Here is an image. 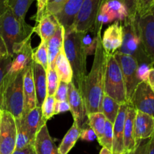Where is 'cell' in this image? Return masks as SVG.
<instances>
[{
  "label": "cell",
  "instance_id": "1",
  "mask_svg": "<svg viewBox=\"0 0 154 154\" xmlns=\"http://www.w3.org/2000/svg\"><path fill=\"white\" fill-rule=\"evenodd\" d=\"M107 66V54L102 47V32L99 33L93 66L86 76L79 92L85 102L88 114L102 112V104L105 92V78Z\"/></svg>",
  "mask_w": 154,
  "mask_h": 154
},
{
  "label": "cell",
  "instance_id": "2",
  "mask_svg": "<svg viewBox=\"0 0 154 154\" xmlns=\"http://www.w3.org/2000/svg\"><path fill=\"white\" fill-rule=\"evenodd\" d=\"M34 27L18 20L8 8L0 14V37L4 42L8 54L13 56L26 41L31 38Z\"/></svg>",
  "mask_w": 154,
  "mask_h": 154
},
{
  "label": "cell",
  "instance_id": "3",
  "mask_svg": "<svg viewBox=\"0 0 154 154\" xmlns=\"http://www.w3.org/2000/svg\"><path fill=\"white\" fill-rule=\"evenodd\" d=\"M26 70L17 73L8 72L0 87L2 110L10 113L15 119L21 118L23 111V77Z\"/></svg>",
  "mask_w": 154,
  "mask_h": 154
},
{
  "label": "cell",
  "instance_id": "4",
  "mask_svg": "<svg viewBox=\"0 0 154 154\" xmlns=\"http://www.w3.org/2000/svg\"><path fill=\"white\" fill-rule=\"evenodd\" d=\"M63 49L73 72L72 81L80 90L87 76V56L81 43V33L73 27L65 30Z\"/></svg>",
  "mask_w": 154,
  "mask_h": 154
},
{
  "label": "cell",
  "instance_id": "5",
  "mask_svg": "<svg viewBox=\"0 0 154 154\" xmlns=\"http://www.w3.org/2000/svg\"><path fill=\"white\" fill-rule=\"evenodd\" d=\"M121 23L123 26V42L117 52L133 57L138 63H154L144 51L135 20H131L126 18Z\"/></svg>",
  "mask_w": 154,
  "mask_h": 154
},
{
  "label": "cell",
  "instance_id": "6",
  "mask_svg": "<svg viewBox=\"0 0 154 154\" xmlns=\"http://www.w3.org/2000/svg\"><path fill=\"white\" fill-rule=\"evenodd\" d=\"M104 92L120 105L127 103L123 73L114 55H107Z\"/></svg>",
  "mask_w": 154,
  "mask_h": 154
},
{
  "label": "cell",
  "instance_id": "7",
  "mask_svg": "<svg viewBox=\"0 0 154 154\" xmlns=\"http://www.w3.org/2000/svg\"><path fill=\"white\" fill-rule=\"evenodd\" d=\"M123 73L126 87V102L129 103L135 88L140 81L138 78V62L130 56L116 52L114 54Z\"/></svg>",
  "mask_w": 154,
  "mask_h": 154
},
{
  "label": "cell",
  "instance_id": "8",
  "mask_svg": "<svg viewBox=\"0 0 154 154\" xmlns=\"http://www.w3.org/2000/svg\"><path fill=\"white\" fill-rule=\"evenodd\" d=\"M144 50L154 63V6L150 10L135 18Z\"/></svg>",
  "mask_w": 154,
  "mask_h": 154
},
{
  "label": "cell",
  "instance_id": "9",
  "mask_svg": "<svg viewBox=\"0 0 154 154\" xmlns=\"http://www.w3.org/2000/svg\"><path fill=\"white\" fill-rule=\"evenodd\" d=\"M68 102L70 105L74 123H76L80 130L90 127L85 102L73 81L68 84Z\"/></svg>",
  "mask_w": 154,
  "mask_h": 154
},
{
  "label": "cell",
  "instance_id": "10",
  "mask_svg": "<svg viewBox=\"0 0 154 154\" xmlns=\"http://www.w3.org/2000/svg\"><path fill=\"white\" fill-rule=\"evenodd\" d=\"M17 126L15 118L7 111L1 114L0 154H12L16 147Z\"/></svg>",
  "mask_w": 154,
  "mask_h": 154
},
{
  "label": "cell",
  "instance_id": "11",
  "mask_svg": "<svg viewBox=\"0 0 154 154\" xmlns=\"http://www.w3.org/2000/svg\"><path fill=\"white\" fill-rule=\"evenodd\" d=\"M128 18L126 6L119 0H109L101 5L98 13L95 26L98 30H102L103 25L113 22H123Z\"/></svg>",
  "mask_w": 154,
  "mask_h": 154
},
{
  "label": "cell",
  "instance_id": "12",
  "mask_svg": "<svg viewBox=\"0 0 154 154\" xmlns=\"http://www.w3.org/2000/svg\"><path fill=\"white\" fill-rule=\"evenodd\" d=\"M100 7L101 0H84L72 27L82 32L93 26Z\"/></svg>",
  "mask_w": 154,
  "mask_h": 154
},
{
  "label": "cell",
  "instance_id": "13",
  "mask_svg": "<svg viewBox=\"0 0 154 154\" xmlns=\"http://www.w3.org/2000/svg\"><path fill=\"white\" fill-rule=\"evenodd\" d=\"M129 104L136 111L149 114L154 118V93L147 81H141L138 84Z\"/></svg>",
  "mask_w": 154,
  "mask_h": 154
},
{
  "label": "cell",
  "instance_id": "14",
  "mask_svg": "<svg viewBox=\"0 0 154 154\" xmlns=\"http://www.w3.org/2000/svg\"><path fill=\"white\" fill-rule=\"evenodd\" d=\"M123 42V26L120 21H115L104 32L102 44L107 55H114Z\"/></svg>",
  "mask_w": 154,
  "mask_h": 154
},
{
  "label": "cell",
  "instance_id": "15",
  "mask_svg": "<svg viewBox=\"0 0 154 154\" xmlns=\"http://www.w3.org/2000/svg\"><path fill=\"white\" fill-rule=\"evenodd\" d=\"M128 103L120 105V110L113 124L112 154L124 153V126L127 113Z\"/></svg>",
  "mask_w": 154,
  "mask_h": 154
},
{
  "label": "cell",
  "instance_id": "16",
  "mask_svg": "<svg viewBox=\"0 0 154 154\" xmlns=\"http://www.w3.org/2000/svg\"><path fill=\"white\" fill-rule=\"evenodd\" d=\"M135 138L137 144L144 140H147L154 132V118L149 114L136 111L134 121Z\"/></svg>",
  "mask_w": 154,
  "mask_h": 154
},
{
  "label": "cell",
  "instance_id": "17",
  "mask_svg": "<svg viewBox=\"0 0 154 154\" xmlns=\"http://www.w3.org/2000/svg\"><path fill=\"white\" fill-rule=\"evenodd\" d=\"M32 54L33 48H32L30 38L14 54L8 72L10 73H17L21 71L26 70L32 63Z\"/></svg>",
  "mask_w": 154,
  "mask_h": 154
},
{
  "label": "cell",
  "instance_id": "18",
  "mask_svg": "<svg viewBox=\"0 0 154 154\" xmlns=\"http://www.w3.org/2000/svg\"><path fill=\"white\" fill-rule=\"evenodd\" d=\"M34 27V32L40 37L41 41L47 42L57 32L60 26L58 20L54 15L45 11L36 22Z\"/></svg>",
  "mask_w": 154,
  "mask_h": 154
},
{
  "label": "cell",
  "instance_id": "19",
  "mask_svg": "<svg viewBox=\"0 0 154 154\" xmlns=\"http://www.w3.org/2000/svg\"><path fill=\"white\" fill-rule=\"evenodd\" d=\"M21 123L32 142L34 143L36 134L46 122L42 119V108L36 107L20 118Z\"/></svg>",
  "mask_w": 154,
  "mask_h": 154
},
{
  "label": "cell",
  "instance_id": "20",
  "mask_svg": "<svg viewBox=\"0 0 154 154\" xmlns=\"http://www.w3.org/2000/svg\"><path fill=\"white\" fill-rule=\"evenodd\" d=\"M33 81L36 93V107L42 108V105L48 96L47 89V70L41 65L32 62Z\"/></svg>",
  "mask_w": 154,
  "mask_h": 154
},
{
  "label": "cell",
  "instance_id": "21",
  "mask_svg": "<svg viewBox=\"0 0 154 154\" xmlns=\"http://www.w3.org/2000/svg\"><path fill=\"white\" fill-rule=\"evenodd\" d=\"M33 146L35 154H60L58 147L50 135L46 123L36 134Z\"/></svg>",
  "mask_w": 154,
  "mask_h": 154
},
{
  "label": "cell",
  "instance_id": "22",
  "mask_svg": "<svg viewBox=\"0 0 154 154\" xmlns=\"http://www.w3.org/2000/svg\"><path fill=\"white\" fill-rule=\"evenodd\" d=\"M83 2L84 0H66L61 11L55 16L65 30L72 27Z\"/></svg>",
  "mask_w": 154,
  "mask_h": 154
},
{
  "label": "cell",
  "instance_id": "23",
  "mask_svg": "<svg viewBox=\"0 0 154 154\" xmlns=\"http://www.w3.org/2000/svg\"><path fill=\"white\" fill-rule=\"evenodd\" d=\"M23 96L24 105L23 115L36 108V93L33 81L32 69V65L29 66L24 73L23 77Z\"/></svg>",
  "mask_w": 154,
  "mask_h": 154
},
{
  "label": "cell",
  "instance_id": "24",
  "mask_svg": "<svg viewBox=\"0 0 154 154\" xmlns=\"http://www.w3.org/2000/svg\"><path fill=\"white\" fill-rule=\"evenodd\" d=\"M136 110L128 103L127 113H126V121L124 126V153L126 152H132L135 150L138 147L135 138V130H134V121H135Z\"/></svg>",
  "mask_w": 154,
  "mask_h": 154
},
{
  "label": "cell",
  "instance_id": "25",
  "mask_svg": "<svg viewBox=\"0 0 154 154\" xmlns=\"http://www.w3.org/2000/svg\"><path fill=\"white\" fill-rule=\"evenodd\" d=\"M65 29L60 25L55 34L47 42L48 52V68L54 69V63L59 53L63 48Z\"/></svg>",
  "mask_w": 154,
  "mask_h": 154
},
{
  "label": "cell",
  "instance_id": "26",
  "mask_svg": "<svg viewBox=\"0 0 154 154\" xmlns=\"http://www.w3.org/2000/svg\"><path fill=\"white\" fill-rule=\"evenodd\" d=\"M54 69L60 81L69 84L73 80V72L69 60L66 58L64 49H62L56 58Z\"/></svg>",
  "mask_w": 154,
  "mask_h": 154
},
{
  "label": "cell",
  "instance_id": "27",
  "mask_svg": "<svg viewBox=\"0 0 154 154\" xmlns=\"http://www.w3.org/2000/svg\"><path fill=\"white\" fill-rule=\"evenodd\" d=\"M101 32L102 30H98L94 25L86 31L81 32V43L87 57L90 55H94L96 45H97L98 35Z\"/></svg>",
  "mask_w": 154,
  "mask_h": 154
},
{
  "label": "cell",
  "instance_id": "28",
  "mask_svg": "<svg viewBox=\"0 0 154 154\" xmlns=\"http://www.w3.org/2000/svg\"><path fill=\"white\" fill-rule=\"evenodd\" d=\"M81 130L76 123H74L67 133L65 135L61 144L59 146L58 150L60 154H68L75 145L78 140L80 138Z\"/></svg>",
  "mask_w": 154,
  "mask_h": 154
},
{
  "label": "cell",
  "instance_id": "29",
  "mask_svg": "<svg viewBox=\"0 0 154 154\" xmlns=\"http://www.w3.org/2000/svg\"><path fill=\"white\" fill-rule=\"evenodd\" d=\"M120 107V104H119L117 101L107 95H104L102 104V113L105 115L106 120L113 124L118 114Z\"/></svg>",
  "mask_w": 154,
  "mask_h": 154
},
{
  "label": "cell",
  "instance_id": "30",
  "mask_svg": "<svg viewBox=\"0 0 154 154\" xmlns=\"http://www.w3.org/2000/svg\"><path fill=\"white\" fill-rule=\"evenodd\" d=\"M34 0H9L8 8L20 21H25L26 15Z\"/></svg>",
  "mask_w": 154,
  "mask_h": 154
},
{
  "label": "cell",
  "instance_id": "31",
  "mask_svg": "<svg viewBox=\"0 0 154 154\" xmlns=\"http://www.w3.org/2000/svg\"><path fill=\"white\" fill-rule=\"evenodd\" d=\"M87 117H88L89 126L94 131L97 136V140L99 141L103 135L106 118L102 112L90 113L88 114Z\"/></svg>",
  "mask_w": 154,
  "mask_h": 154
},
{
  "label": "cell",
  "instance_id": "32",
  "mask_svg": "<svg viewBox=\"0 0 154 154\" xmlns=\"http://www.w3.org/2000/svg\"><path fill=\"white\" fill-rule=\"evenodd\" d=\"M32 61L42 66L46 70L48 69V52L47 42L41 41L38 47L35 50H33Z\"/></svg>",
  "mask_w": 154,
  "mask_h": 154
},
{
  "label": "cell",
  "instance_id": "33",
  "mask_svg": "<svg viewBox=\"0 0 154 154\" xmlns=\"http://www.w3.org/2000/svg\"><path fill=\"white\" fill-rule=\"evenodd\" d=\"M15 121H16L17 126V141L15 149L20 150V149L25 148L29 145L33 144L21 123L20 118L15 119Z\"/></svg>",
  "mask_w": 154,
  "mask_h": 154
},
{
  "label": "cell",
  "instance_id": "34",
  "mask_svg": "<svg viewBox=\"0 0 154 154\" xmlns=\"http://www.w3.org/2000/svg\"><path fill=\"white\" fill-rule=\"evenodd\" d=\"M60 79L55 69L48 68L47 69V89L48 96H54L58 87Z\"/></svg>",
  "mask_w": 154,
  "mask_h": 154
},
{
  "label": "cell",
  "instance_id": "35",
  "mask_svg": "<svg viewBox=\"0 0 154 154\" xmlns=\"http://www.w3.org/2000/svg\"><path fill=\"white\" fill-rule=\"evenodd\" d=\"M98 141L102 147H105L110 150H111V149H112L113 123L108 121V120H106V121H105V129H104L102 137Z\"/></svg>",
  "mask_w": 154,
  "mask_h": 154
},
{
  "label": "cell",
  "instance_id": "36",
  "mask_svg": "<svg viewBox=\"0 0 154 154\" xmlns=\"http://www.w3.org/2000/svg\"><path fill=\"white\" fill-rule=\"evenodd\" d=\"M56 100L54 96H47L42 105V119L45 122L48 121L54 114V106H55Z\"/></svg>",
  "mask_w": 154,
  "mask_h": 154
},
{
  "label": "cell",
  "instance_id": "37",
  "mask_svg": "<svg viewBox=\"0 0 154 154\" xmlns=\"http://www.w3.org/2000/svg\"><path fill=\"white\" fill-rule=\"evenodd\" d=\"M13 58L8 54L2 56L0 58V87L5 79V77L10 69Z\"/></svg>",
  "mask_w": 154,
  "mask_h": 154
},
{
  "label": "cell",
  "instance_id": "38",
  "mask_svg": "<svg viewBox=\"0 0 154 154\" xmlns=\"http://www.w3.org/2000/svg\"><path fill=\"white\" fill-rule=\"evenodd\" d=\"M123 4L127 10L128 19L135 20L138 15L139 0H123Z\"/></svg>",
  "mask_w": 154,
  "mask_h": 154
},
{
  "label": "cell",
  "instance_id": "39",
  "mask_svg": "<svg viewBox=\"0 0 154 154\" xmlns=\"http://www.w3.org/2000/svg\"><path fill=\"white\" fill-rule=\"evenodd\" d=\"M154 63H138V78L140 82L141 81H147L149 73L152 68L153 67Z\"/></svg>",
  "mask_w": 154,
  "mask_h": 154
},
{
  "label": "cell",
  "instance_id": "40",
  "mask_svg": "<svg viewBox=\"0 0 154 154\" xmlns=\"http://www.w3.org/2000/svg\"><path fill=\"white\" fill-rule=\"evenodd\" d=\"M66 1V0H49L47 4L45 11L56 16L61 11Z\"/></svg>",
  "mask_w": 154,
  "mask_h": 154
},
{
  "label": "cell",
  "instance_id": "41",
  "mask_svg": "<svg viewBox=\"0 0 154 154\" xmlns=\"http://www.w3.org/2000/svg\"><path fill=\"white\" fill-rule=\"evenodd\" d=\"M54 96L56 102H68V84L60 81Z\"/></svg>",
  "mask_w": 154,
  "mask_h": 154
},
{
  "label": "cell",
  "instance_id": "42",
  "mask_svg": "<svg viewBox=\"0 0 154 154\" xmlns=\"http://www.w3.org/2000/svg\"><path fill=\"white\" fill-rule=\"evenodd\" d=\"M80 138L83 141H94L95 140H97V136L94 131L90 127L87 128L85 129H83L81 131V135H80Z\"/></svg>",
  "mask_w": 154,
  "mask_h": 154
},
{
  "label": "cell",
  "instance_id": "43",
  "mask_svg": "<svg viewBox=\"0 0 154 154\" xmlns=\"http://www.w3.org/2000/svg\"><path fill=\"white\" fill-rule=\"evenodd\" d=\"M154 6V0H139L138 15L145 14Z\"/></svg>",
  "mask_w": 154,
  "mask_h": 154
},
{
  "label": "cell",
  "instance_id": "44",
  "mask_svg": "<svg viewBox=\"0 0 154 154\" xmlns=\"http://www.w3.org/2000/svg\"><path fill=\"white\" fill-rule=\"evenodd\" d=\"M70 111V105L69 102H56L54 106V114L67 112Z\"/></svg>",
  "mask_w": 154,
  "mask_h": 154
},
{
  "label": "cell",
  "instance_id": "45",
  "mask_svg": "<svg viewBox=\"0 0 154 154\" xmlns=\"http://www.w3.org/2000/svg\"><path fill=\"white\" fill-rule=\"evenodd\" d=\"M37 2V12L35 14V21L37 22L46 10V6L49 0H35Z\"/></svg>",
  "mask_w": 154,
  "mask_h": 154
},
{
  "label": "cell",
  "instance_id": "46",
  "mask_svg": "<svg viewBox=\"0 0 154 154\" xmlns=\"http://www.w3.org/2000/svg\"><path fill=\"white\" fill-rule=\"evenodd\" d=\"M144 154H154V132L146 142Z\"/></svg>",
  "mask_w": 154,
  "mask_h": 154
},
{
  "label": "cell",
  "instance_id": "47",
  "mask_svg": "<svg viewBox=\"0 0 154 154\" xmlns=\"http://www.w3.org/2000/svg\"><path fill=\"white\" fill-rule=\"evenodd\" d=\"M12 154H35V151L33 144H31V145H29L28 147H25V148L20 149V150L15 149Z\"/></svg>",
  "mask_w": 154,
  "mask_h": 154
},
{
  "label": "cell",
  "instance_id": "48",
  "mask_svg": "<svg viewBox=\"0 0 154 154\" xmlns=\"http://www.w3.org/2000/svg\"><path fill=\"white\" fill-rule=\"evenodd\" d=\"M144 141H145V140H144V141H142L141 143H140L139 145L138 146V147L135 149V150H134V151H132V152H126V153H124L123 154H144V149H145L146 142H147V141H146V142H144Z\"/></svg>",
  "mask_w": 154,
  "mask_h": 154
},
{
  "label": "cell",
  "instance_id": "49",
  "mask_svg": "<svg viewBox=\"0 0 154 154\" xmlns=\"http://www.w3.org/2000/svg\"><path fill=\"white\" fill-rule=\"evenodd\" d=\"M147 82L154 93V67L150 69Z\"/></svg>",
  "mask_w": 154,
  "mask_h": 154
},
{
  "label": "cell",
  "instance_id": "50",
  "mask_svg": "<svg viewBox=\"0 0 154 154\" xmlns=\"http://www.w3.org/2000/svg\"><path fill=\"white\" fill-rule=\"evenodd\" d=\"M7 54L8 52L7 50H6V47L5 45L4 42L2 41V38L0 37V58H1L2 56L5 55V54Z\"/></svg>",
  "mask_w": 154,
  "mask_h": 154
},
{
  "label": "cell",
  "instance_id": "51",
  "mask_svg": "<svg viewBox=\"0 0 154 154\" xmlns=\"http://www.w3.org/2000/svg\"><path fill=\"white\" fill-rule=\"evenodd\" d=\"M9 0H0V14L8 8V3Z\"/></svg>",
  "mask_w": 154,
  "mask_h": 154
},
{
  "label": "cell",
  "instance_id": "52",
  "mask_svg": "<svg viewBox=\"0 0 154 154\" xmlns=\"http://www.w3.org/2000/svg\"><path fill=\"white\" fill-rule=\"evenodd\" d=\"M99 154H112V152H111V150H108L105 147H102L99 152Z\"/></svg>",
  "mask_w": 154,
  "mask_h": 154
},
{
  "label": "cell",
  "instance_id": "53",
  "mask_svg": "<svg viewBox=\"0 0 154 154\" xmlns=\"http://www.w3.org/2000/svg\"><path fill=\"white\" fill-rule=\"evenodd\" d=\"M108 1H109V0H101V5H102V4H104L105 2H108ZM119 1L122 2L123 3V0H119Z\"/></svg>",
  "mask_w": 154,
  "mask_h": 154
},
{
  "label": "cell",
  "instance_id": "54",
  "mask_svg": "<svg viewBox=\"0 0 154 154\" xmlns=\"http://www.w3.org/2000/svg\"><path fill=\"white\" fill-rule=\"evenodd\" d=\"M1 114H2V112L0 113V126H1Z\"/></svg>",
  "mask_w": 154,
  "mask_h": 154
},
{
  "label": "cell",
  "instance_id": "55",
  "mask_svg": "<svg viewBox=\"0 0 154 154\" xmlns=\"http://www.w3.org/2000/svg\"><path fill=\"white\" fill-rule=\"evenodd\" d=\"M2 111V108H1V106H0V113H1Z\"/></svg>",
  "mask_w": 154,
  "mask_h": 154
}]
</instances>
